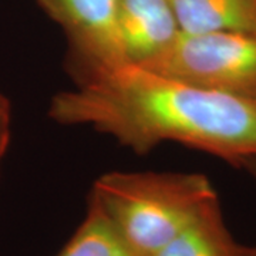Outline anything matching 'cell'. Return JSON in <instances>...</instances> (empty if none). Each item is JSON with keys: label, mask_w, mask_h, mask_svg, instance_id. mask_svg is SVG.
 <instances>
[{"label": "cell", "mask_w": 256, "mask_h": 256, "mask_svg": "<svg viewBox=\"0 0 256 256\" xmlns=\"http://www.w3.org/2000/svg\"><path fill=\"white\" fill-rule=\"evenodd\" d=\"M48 116L88 126L137 154L172 141L230 164L256 158V97L196 87L122 64L56 94Z\"/></svg>", "instance_id": "obj_1"}, {"label": "cell", "mask_w": 256, "mask_h": 256, "mask_svg": "<svg viewBox=\"0 0 256 256\" xmlns=\"http://www.w3.org/2000/svg\"><path fill=\"white\" fill-rule=\"evenodd\" d=\"M140 256H151L218 201L198 172H108L90 198Z\"/></svg>", "instance_id": "obj_2"}, {"label": "cell", "mask_w": 256, "mask_h": 256, "mask_svg": "<svg viewBox=\"0 0 256 256\" xmlns=\"http://www.w3.org/2000/svg\"><path fill=\"white\" fill-rule=\"evenodd\" d=\"M141 67L202 88L256 97V36L181 32L164 53Z\"/></svg>", "instance_id": "obj_3"}, {"label": "cell", "mask_w": 256, "mask_h": 256, "mask_svg": "<svg viewBox=\"0 0 256 256\" xmlns=\"http://www.w3.org/2000/svg\"><path fill=\"white\" fill-rule=\"evenodd\" d=\"M67 38L78 82L127 64L117 32V0H36Z\"/></svg>", "instance_id": "obj_4"}, {"label": "cell", "mask_w": 256, "mask_h": 256, "mask_svg": "<svg viewBox=\"0 0 256 256\" xmlns=\"http://www.w3.org/2000/svg\"><path fill=\"white\" fill-rule=\"evenodd\" d=\"M117 32L127 63L146 66L182 30L171 0H117Z\"/></svg>", "instance_id": "obj_5"}, {"label": "cell", "mask_w": 256, "mask_h": 256, "mask_svg": "<svg viewBox=\"0 0 256 256\" xmlns=\"http://www.w3.org/2000/svg\"><path fill=\"white\" fill-rule=\"evenodd\" d=\"M182 32L256 36V0H171Z\"/></svg>", "instance_id": "obj_6"}, {"label": "cell", "mask_w": 256, "mask_h": 256, "mask_svg": "<svg viewBox=\"0 0 256 256\" xmlns=\"http://www.w3.org/2000/svg\"><path fill=\"white\" fill-rule=\"evenodd\" d=\"M151 256H249V246L230 235L216 201Z\"/></svg>", "instance_id": "obj_7"}, {"label": "cell", "mask_w": 256, "mask_h": 256, "mask_svg": "<svg viewBox=\"0 0 256 256\" xmlns=\"http://www.w3.org/2000/svg\"><path fill=\"white\" fill-rule=\"evenodd\" d=\"M56 256H140L126 244L118 232L88 200L86 216Z\"/></svg>", "instance_id": "obj_8"}, {"label": "cell", "mask_w": 256, "mask_h": 256, "mask_svg": "<svg viewBox=\"0 0 256 256\" xmlns=\"http://www.w3.org/2000/svg\"><path fill=\"white\" fill-rule=\"evenodd\" d=\"M10 127H12L10 101L0 92V168H2V162L8 152V146L10 142Z\"/></svg>", "instance_id": "obj_9"}, {"label": "cell", "mask_w": 256, "mask_h": 256, "mask_svg": "<svg viewBox=\"0 0 256 256\" xmlns=\"http://www.w3.org/2000/svg\"><path fill=\"white\" fill-rule=\"evenodd\" d=\"M245 166H246L248 170H249V172L254 175V178L256 180V158L248 161ZM249 256H256V245L255 246H249Z\"/></svg>", "instance_id": "obj_10"}]
</instances>
